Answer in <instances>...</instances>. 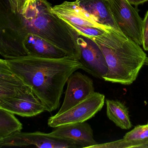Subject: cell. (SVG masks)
Returning <instances> with one entry per match:
<instances>
[{
	"label": "cell",
	"mask_w": 148,
	"mask_h": 148,
	"mask_svg": "<svg viewBox=\"0 0 148 148\" xmlns=\"http://www.w3.org/2000/svg\"><path fill=\"white\" fill-rule=\"evenodd\" d=\"M6 60L13 74L31 89L49 112L59 107L69 78L82 67L77 58L71 56L47 58L27 55Z\"/></svg>",
	"instance_id": "cell-1"
},
{
	"label": "cell",
	"mask_w": 148,
	"mask_h": 148,
	"mask_svg": "<svg viewBox=\"0 0 148 148\" xmlns=\"http://www.w3.org/2000/svg\"><path fill=\"white\" fill-rule=\"evenodd\" d=\"M91 39L101 50L108 65V72L103 79L123 85L133 83L147 58L140 45L112 28Z\"/></svg>",
	"instance_id": "cell-2"
},
{
	"label": "cell",
	"mask_w": 148,
	"mask_h": 148,
	"mask_svg": "<svg viewBox=\"0 0 148 148\" xmlns=\"http://www.w3.org/2000/svg\"><path fill=\"white\" fill-rule=\"evenodd\" d=\"M47 0H32L21 13L28 34L36 35L65 51L68 56L80 58L78 34L64 20L52 12Z\"/></svg>",
	"instance_id": "cell-3"
},
{
	"label": "cell",
	"mask_w": 148,
	"mask_h": 148,
	"mask_svg": "<svg viewBox=\"0 0 148 148\" xmlns=\"http://www.w3.org/2000/svg\"><path fill=\"white\" fill-rule=\"evenodd\" d=\"M28 35L22 14L13 11L8 0H0V55L5 59L27 55Z\"/></svg>",
	"instance_id": "cell-4"
},
{
	"label": "cell",
	"mask_w": 148,
	"mask_h": 148,
	"mask_svg": "<svg viewBox=\"0 0 148 148\" xmlns=\"http://www.w3.org/2000/svg\"><path fill=\"white\" fill-rule=\"evenodd\" d=\"M105 96L94 92L87 99L58 115L49 117L48 125L56 128L62 125L85 122L94 117L103 107Z\"/></svg>",
	"instance_id": "cell-5"
},
{
	"label": "cell",
	"mask_w": 148,
	"mask_h": 148,
	"mask_svg": "<svg viewBox=\"0 0 148 148\" xmlns=\"http://www.w3.org/2000/svg\"><path fill=\"white\" fill-rule=\"evenodd\" d=\"M111 14L122 33L141 45L143 20L127 0H108Z\"/></svg>",
	"instance_id": "cell-6"
},
{
	"label": "cell",
	"mask_w": 148,
	"mask_h": 148,
	"mask_svg": "<svg viewBox=\"0 0 148 148\" xmlns=\"http://www.w3.org/2000/svg\"><path fill=\"white\" fill-rule=\"evenodd\" d=\"M35 147L37 148H76L72 142L50 136L48 134L16 132L1 139L0 148L3 147Z\"/></svg>",
	"instance_id": "cell-7"
},
{
	"label": "cell",
	"mask_w": 148,
	"mask_h": 148,
	"mask_svg": "<svg viewBox=\"0 0 148 148\" xmlns=\"http://www.w3.org/2000/svg\"><path fill=\"white\" fill-rule=\"evenodd\" d=\"M77 45L80 50L78 59L83 70L94 77L103 79L108 67L103 54L98 45L88 37L78 35Z\"/></svg>",
	"instance_id": "cell-8"
},
{
	"label": "cell",
	"mask_w": 148,
	"mask_h": 148,
	"mask_svg": "<svg viewBox=\"0 0 148 148\" xmlns=\"http://www.w3.org/2000/svg\"><path fill=\"white\" fill-rule=\"evenodd\" d=\"M0 108L22 117H33L47 111L46 107L30 87L16 96L2 100Z\"/></svg>",
	"instance_id": "cell-9"
},
{
	"label": "cell",
	"mask_w": 148,
	"mask_h": 148,
	"mask_svg": "<svg viewBox=\"0 0 148 148\" xmlns=\"http://www.w3.org/2000/svg\"><path fill=\"white\" fill-rule=\"evenodd\" d=\"M64 101L56 115L60 114L82 102L95 92L93 81L80 72H74L67 81Z\"/></svg>",
	"instance_id": "cell-10"
},
{
	"label": "cell",
	"mask_w": 148,
	"mask_h": 148,
	"mask_svg": "<svg viewBox=\"0 0 148 148\" xmlns=\"http://www.w3.org/2000/svg\"><path fill=\"white\" fill-rule=\"evenodd\" d=\"M48 134L53 137L72 142L77 148H91L97 144L91 126L85 122L62 125Z\"/></svg>",
	"instance_id": "cell-11"
},
{
	"label": "cell",
	"mask_w": 148,
	"mask_h": 148,
	"mask_svg": "<svg viewBox=\"0 0 148 148\" xmlns=\"http://www.w3.org/2000/svg\"><path fill=\"white\" fill-rule=\"evenodd\" d=\"M52 12L60 18L72 24L100 28L108 30L111 27L101 24L92 15L88 13L77 1H64L52 8Z\"/></svg>",
	"instance_id": "cell-12"
},
{
	"label": "cell",
	"mask_w": 148,
	"mask_h": 148,
	"mask_svg": "<svg viewBox=\"0 0 148 148\" xmlns=\"http://www.w3.org/2000/svg\"><path fill=\"white\" fill-rule=\"evenodd\" d=\"M24 44L29 55L47 58H61L68 56L62 50L34 34H28Z\"/></svg>",
	"instance_id": "cell-13"
},
{
	"label": "cell",
	"mask_w": 148,
	"mask_h": 148,
	"mask_svg": "<svg viewBox=\"0 0 148 148\" xmlns=\"http://www.w3.org/2000/svg\"><path fill=\"white\" fill-rule=\"evenodd\" d=\"M148 124L138 125L127 133L121 140L104 144H97L92 148H148Z\"/></svg>",
	"instance_id": "cell-14"
},
{
	"label": "cell",
	"mask_w": 148,
	"mask_h": 148,
	"mask_svg": "<svg viewBox=\"0 0 148 148\" xmlns=\"http://www.w3.org/2000/svg\"><path fill=\"white\" fill-rule=\"evenodd\" d=\"M88 13L105 26L120 30L111 14L108 0H76Z\"/></svg>",
	"instance_id": "cell-15"
},
{
	"label": "cell",
	"mask_w": 148,
	"mask_h": 148,
	"mask_svg": "<svg viewBox=\"0 0 148 148\" xmlns=\"http://www.w3.org/2000/svg\"><path fill=\"white\" fill-rule=\"evenodd\" d=\"M108 118L122 129H129L132 127L127 107L116 100H106Z\"/></svg>",
	"instance_id": "cell-16"
},
{
	"label": "cell",
	"mask_w": 148,
	"mask_h": 148,
	"mask_svg": "<svg viewBox=\"0 0 148 148\" xmlns=\"http://www.w3.org/2000/svg\"><path fill=\"white\" fill-rule=\"evenodd\" d=\"M28 88L14 75L0 77V103L5 98L16 96Z\"/></svg>",
	"instance_id": "cell-17"
},
{
	"label": "cell",
	"mask_w": 148,
	"mask_h": 148,
	"mask_svg": "<svg viewBox=\"0 0 148 148\" xmlns=\"http://www.w3.org/2000/svg\"><path fill=\"white\" fill-rule=\"evenodd\" d=\"M22 124L14 115L0 108V138H6L22 129Z\"/></svg>",
	"instance_id": "cell-18"
},
{
	"label": "cell",
	"mask_w": 148,
	"mask_h": 148,
	"mask_svg": "<svg viewBox=\"0 0 148 148\" xmlns=\"http://www.w3.org/2000/svg\"><path fill=\"white\" fill-rule=\"evenodd\" d=\"M69 26L73 28L77 33L79 35L83 36L88 38H91L93 37L100 36L103 34L105 32L108 30H105L100 28H95V27H89V26H80V25H75L72 24L68 22L65 21Z\"/></svg>",
	"instance_id": "cell-19"
},
{
	"label": "cell",
	"mask_w": 148,
	"mask_h": 148,
	"mask_svg": "<svg viewBox=\"0 0 148 148\" xmlns=\"http://www.w3.org/2000/svg\"><path fill=\"white\" fill-rule=\"evenodd\" d=\"M142 45L143 49L148 51V10L143 20L142 25Z\"/></svg>",
	"instance_id": "cell-20"
},
{
	"label": "cell",
	"mask_w": 148,
	"mask_h": 148,
	"mask_svg": "<svg viewBox=\"0 0 148 148\" xmlns=\"http://www.w3.org/2000/svg\"><path fill=\"white\" fill-rule=\"evenodd\" d=\"M13 75L7 60L0 58V77Z\"/></svg>",
	"instance_id": "cell-21"
},
{
	"label": "cell",
	"mask_w": 148,
	"mask_h": 148,
	"mask_svg": "<svg viewBox=\"0 0 148 148\" xmlns=\"http://www.w3.org/2000/svg\"><path fill=\"white\" fill-rule=\"evenodd\" d=\"M31 1L32 0H19V5L18 13H23Z\"/></svg>",
	"instance_id": "cell-22"
},
{
	"label": "cell",
	"mask_w": 148,
	"mask_h": 148,
	"mask_svg": "<svg viewBox=\"0 0 148 148\" xmlns=\"http://www.w3.org/2000/svg\"><path fill=\"white\" fill-rule=\"evenodd\" d=\"M11 9L14 12L17 13L19 11V0H8Z\"/></svg>",
	"instance_id": "cell-23"
},
{
	"label": "cell",
	"mask_w": 148,
	"mask_h": 148,
	"mask_svg": "<svg viewBox=\"0 0 148 148\" xmlns=\"http://www.w3.org/2000/svg\"><path fill=\"white\" fill-rule=\"evenodd\" d=\"M131 5H134L136 6L141 4L148 1V0H127Z\"/></svg>",
	"instance_id": "cell-24"
},
{
	"label": "cell",
	"mask_w": 148,
	"mask_h": 148,
	"mask_svg": "<svg viewBox=\"0 0 148 148\" xmlns=\"http://www.w3.org/2000/svg\"><path fill=\"white\" fill-rule=\"evenodd\" d=\"M145 64H147V65H148V58H147V61L146 62V63Z\"/></svg>",
	"instance_id": "cell-25"
},
{
	"label": "cell",
	"mask_w": 148,
	"mask_h": 148,
	"mask_svg": "<svg viewBox=\"0 0 148 148\" xmlns=\"http://www.w3.org/2000/svg\"><path fill=\"white\" fill-rule=\"evenodd\" d=\"M1 139H1V138H0V141H1Z\"/></svg>",
	"instance_id": "cell-26"
}]
</instances>
